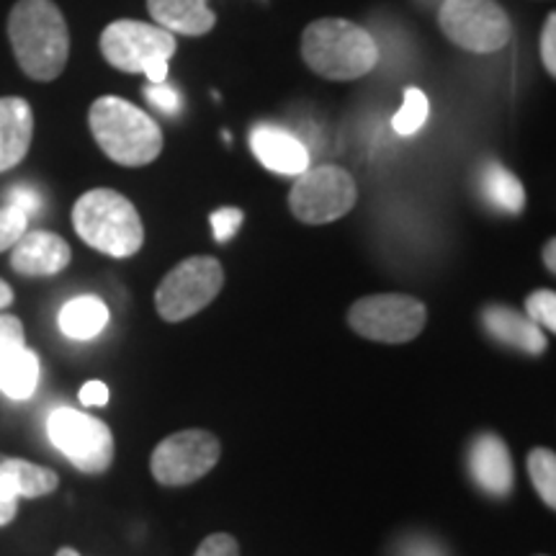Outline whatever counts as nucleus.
I'll return each mask as SVG.
<instances>
[{
	"label": "nucleus",
	"instance_id": "obj_5",
	"mask_svg": "<svg viewBox=\"0 0 556 556\" xmlns=\"http://www.w3.org/2000/svg\"><path fill=\"white\" fill-rule=\"evenodd\" d=\"M178 50L170 31L135 18H119L101 34V54L111 67L129 75H144L150 83H165L168 62Z\"/></svg>",
	"mask_w": 556,
	"mask_h": 556
},
{
	"label": "nucleus",
	"instance_id": "obj_24",
	"mask_svg": "<svg viewBox=\"0 0 556 556\" xmlns=\"http://www.w3.org/2000/svg\"><path fill=\"white\" fill-rule=\"evenodd\" d=\"M526 315L539 328L556 330V294L552 289H539L526 299Z\"/></svg>",
	"mask_w": 556,
	"mask_h": 556
},
{
	"label": "nucleus",
	"instance_id": "obj_14",
	"mask_svg": "<svg viewBox=\"0 0 556 556\" xmlns=\"http://www.w3.org/2000/svg\"><path fill=\"white\" fill-rule=\"evenodd\" d=\"M469 469L471 477L484 492L495 497L510 495L513 490V462L505 441L495 433L477 435L469 448Z\"/></svg>",
	"mask_w": 556,
	"mask_h": 556
},
{
	"label": "nucleus",
	"instance_id": "obj_36",
	"mask_svg": "<svg viewBox=\"0 0 556 556\" xmlns=\"http://www.w3.org/2000/svg\"><path fill=\"white\" fill-rule=\"evenodd\" d=\"M58 556H80L78 552H75V548H60V552H58Z\"/></svg>",
	"mask_w": 556,
	"mask_h": 556
},
{
	"label": "nucleus",
	"instance_id": "obj_27",
	"mask_svg": "<svg viewBox=\"0 0 556 556\" xmlns=\"http://www.w3.org/2000/svg\"><path fill=\"white\" fill-rule=\"evenodd\" d=\"M242 225V212L238 206H225V208H217V212L212 214V232H214V240L222 242H229L238 235V229Z\"/></svg>",
	"mask_w": 556,
	"mask_h": 556
},
{
	"label": "nucleus",
	"instance_id": "obj_1",
	"mask_svg": "<svg viewBox=\"0 0 556 556\" xmlns=\"http://www.w3.org/2000/svg\"><path fill=\"white\" fill-rule=\"evenodd\" d=\"M11 50L31 80H58L70 58L67 21L52 0H18L9 16Z\"/></svg>",
	"mask_w": 556,
	"mask_h": 556
},
{
	"label": "nucleus",
	"instance_id": "obj_21",
	"mask_svg": "<svg viewBox=\"0 0 556 556\" xmlns=\"http://www.w3.org/2000/svg\"><path fill=\"white\" fill-rule=\"evenodd\" d=\"M482 191L497 208L507 214H520L526 208V189L523 184L513 176L505 165L490 163L482 173Z\"/></svg>",
	"mask_w": 556,
	"mask_h": 556
},
{
	"label": "nucleus",
	"instance_id": "obj_30",
	"mask_svg": "<svg viewBox=\"0 0 556 556\" xmlns=\"http://www.w3.org/2000/svg\"><path fill=\"white\" fill-rule=\"evenodd\" d=\"M193 556H240V546L229 533H212L201 541Z\"/></svg>",
	"mask_w": 556,
	"mask_h": 556
},
{
	"label": "nucleus",
	"instance_id": "obj_12",
	"mask_svg": "<svg viewBox=\"0 0 556 556\" xmlns=\"http://www.w3.org/2000/svg\"><path fill=\"white\" fill-rule=\"evenodd\" d=\"M250 150L263 168L278 176H302L309 168V152L299 139L276 124H255L250 129Z\"/></svg>",
	"mask_w": 556,
	"mask_h": 556
},
{
	"label": "nucleus",
	"instance_id": "obj_6",
	"mask_svg": "<svg viewBox=\"0 0 556 556\" xmlns=\"http://www.w3.org/2000/svg\"><path fill=\"white\" fill-rule=\"evenodd\" d=\"M47 435L83 475H103L114 464V433L99 417L60 407L47 417Z\"/></svg>",
	"mask_w": 556,
	"mask_h": 556
},
{
	"label": "nucleus",
	"instance_id": "obj_35",
	"mask_svg": "<svg viewBox=\"0 0 556 556\" xmlns=\"http://www.w3.org/2000/svg\"><path fill=\"white\" fill-rule=\"evenodd\" d=\"M11 302H13V289L5 281H0V309L11 307Z\"/></svg>",
	"mask_w": 556,
	"mask_h": 556
},
{
	"label": "nucleus",
	"instance_id": "obj_8",
	"mask_svg": "<svg viewBox=\"0 0 556 556\" xmlns=\"http://www.w3.org/2000/svg\"><path fill=\"white\" fill-rule=\"evenodd\" d=\"M358 201V186L353 176L338 165H317L296 176L291 186L289 208L304 225H328L345 217Z\"/></svg>",
	"mask_w": 556,
	"mask_h": 556
},
{
	"label": "nucleus",
	"instance_id": "obj_16",
	"mask_svg": "<svg viewBox=\"0 0 556 556\" xmlns=\"http://www.w3.org/2000/svg\"><path fill=\"white\" fill-rule=\"evenodd\" d=\"M482 325L500 343L518 348V351L531 353V356H541L546 351V336L541 332L539 325L513 307H503V304L484 307Z\"/></svg>",
	"mask_w": 556,
	"mask_h": 556
},
{
	"label": "nucleus",
	"instance_id": "obj_4",
	"mask_svg": "<svg viewBox=\"0 0 556 556\" xmlns=\"http://www.w3.org/2000/svg\"><path fill=\"white\" fill-rule=\"evenodd\" d=\"M73 227L80 240L111 258H131L144 242L137 206L114 189H93L75 201Z\"/></svg>",
	"mask_w": 556,
	"mask_h": 556
},
{
	"label": "nucleus",
	"instance_id": "obj_19",
	"mask_svg": "<svg viewBox=\"0 0 556 556\" xmlns=\"http://www.w3.org/2000/svg\"><path fill=\"white\" fill-rule=\"evenodd\" d=\"M60 330L73 340H93L109 325V307L99 296L83 294L70 299L60 309Z\"/></svg>",
	"mask_w": 556,
	"mask_h": 556
},
{
	"label": "nucleus",
	"instance_id": "obj_25",
	"mask_svg": "<svg viewBox=\"0 0 556 556\" xmlns=\"http://www.w3.org/2000/svg\"><path fill=\"white\" fill-rule=\"evenodd\" d=\"M29 229V217L13 206H0V253L11 250Z\"/></svg>",
	"mask_w": 556,
	"mask_h": 556
},
{
	"label": "nucleus",
	"instance_id": "obj_17",
	"mask_svg": "<svg viewBox=\"0 0 556 556\" xmlns=\"http://www.w3.org/2000/svg\"><path fill=\"white\" fill-rule=\"evenodd\" d=\"M148 11L155 18V26L170 31L173 37H204L217 24L206 0H148Z\"/></svg>",
	"mask_w": 556,
	"mask_h": 556
},
{
	"label": "nucleus",
	"instance_id": "obj_32",
	"mask_svg": "<svg viewBox=\"0 0 556 556\" xmlns=\"http://www.w3.org/2000/svg\"><path fill=\"white\" fill-rule=\"evenodd\" d=\"M109 397L111 392L103 381H88V384H83L80 389V402L86 407H103L109 402Z\"/></svg>",
	"mask_w": 556,
	"mask_h": 556
},
{
	"label": "nucleus",
	"instance_id": "obj_33",
	"mask_svg": "<svg viewBox=\"0 0 556 556\" xmlns=\"http://www.w3.org/2000/svg\"><path fill=\"white\" fill-rule=\"evenodd\" d=\"M16 510H18V500L11 497L9 492L0 486V526H9L13 518H16Z\"/></svg>",
	"mask_w": 556,
	"mask_h": 556
},
{
	"label": "nucleus",
	"instance_id": "obj_18",
	"mask_svg": "<svg viewBox=\"0 0 556 556\" xmlns=\"http://www.w3.org/2000/svg\"><path fill=\"white\" fill-rule=\"evenodd\" d=\"M58 475L52 469L39 467V464L24 462V458H5V462H0V486L16 500L45 497L58 490Z\"/></svg>",
	"mask_w": 556,
	"mask_h": 556
},
{
	"label": "nucleus",
	"instance_id": "obj_13",
	"mask_svg": "<svg viewBox=\"0 0 556 556\" xmlns=\"http://www.w3.org/2000/svg\"><path fill=\"white\" fill-rule=\"evenodd\" d=\"M70 258L67 242L47 229H26L11 248V268L21 276H54L67 268Z\"/></svg>",
	"mask_w": 556,
	"mask_h": 556
},
{
	"label": "nucleus",
	"instance_id": "obj_23",
	"mask_svg": "<svg viewBox=\"0 0 556 556\" xmlns=\"http://www.w3.org/2000/svg\"><path fill=\"white\" fill-rule=\"evenodd\" d=\"M428 122V96L420 88H407L405 90V103L394 114L392 127L402 137H413L415 131L422 129V124Z\"/></svg>",
	"mask_w": 556,
	"mask_h": 556
},
{
	"label": "nucleus",
	"instance_id": "obj_2",
	"mask_svg": "<svg viewBox=\"0 0 556 556\" xmlns=\"http://www.w3.org/2000/svg\"><path fill=\"white\" fill-rule=\"evenodd\" d=\"M302 58L325 80H358L379 65L377 39L348 18H317L302 34Z\"/></svg>",
	"mask_w": 556,
	"mask_h": 556
},
{
	"label": "nucleus",
	"instance_id": "obj_29",
	"mask_svg": "<svg viewBox=\"0 0 556 556\" xmlns=\"http://www.w3.org/2000/svg\"><path fill=\"white\" fill-rule=\"evenodd\" d=\"M21 345H26L24 325H21V319L13 315H0V356L16 351Z\"/></svg>",
	"mask_w": 556,
	"mask_h": 556
},
{
	"label": "nucleus",
	"instance_id": "obj_9",
	"mask_svg": "<svg viewBox=\"0 0 556 556\" xmlns=\"http://www.w3.org/2000/svg\"><path fill=\"white\" fill-rule=\"evenodd\" d=\"M426 304L407 294L364 296L348 312V325H351L356 336L389 345L415 340L426 328Z\"/></svg>",
	"mask_w": 556,
	"mask_h": 556
},
{
	"label": "nucleus",
	"instance_id": "obj_22",
	"mask_svg": "<svg viewBox=\"0 0 556 556\" xmlns=\"http://www.w3.org/2000/svg\"><path fill=\"white\" fill-rule=\"evenodd\" d=\"M528 471L531 482L539 490V497L552 507H556V456L548 448H533L528 454Z\"/></svg>",
	"mask_w": 556,
	"mask_h": 556
},
{
	"label": "nucleus",
	"instance_id": "obj_7",
	"mask_svg": "<svg viewBox=\"0 0 556 556\" xmlns=\"http://www.w3.org/2000/svg\"><path fill=\"white\" fill-rule=\"evenodd\" d=\"M225 287V270L217 258L197 255L186 258L160 281L155 291V309L165 323H184L217 299Z\"/></svg>",
	"mask_w": 556,
	"mask_h": 556
},
{
	"label": "nucleus",
	"instance_id": "obj_3",
	"mask_svg": "<svg viewBox=\"0 0 556 556\" xmlns=\"http://www.w3.org/2000/svg\"><path fill=\"white\" fill-rule=\"evenodd\" d=\"M88 127L103 155L124 168L155 163L163 152V129L152 116L119 96H101L88 111Z\"/></svg>",
	"mask_w": 556,
	"mask_h": 556
},
{
	"label": "nucleus",
	"instance_id": "obj_31",
	"mask_svg": "<svg viewBox=\"0 0 556 556\" xmlns=\"http://www.w3.org/2000/svg\"><path fill=\"white\" fill-rule=\"evenodd\" d=\"M541 62L546 73L556 75V13H548L544 29H541Z\"/></svg>",
	"mask_w": 556,
	"mask_h": 556
},
{
	"label": "nucleus",
	"instance_id": "obj_20",
	"mask_svg": "<svg viewBox=\"0 0 556 556\" xmlns=\"http://www.w3.org/2000/svg\"><path fill=\"white\" fill-rule=\"evenodd\" d=\"M39 384V358L26 345L0 356V392L9 400L34 397Z\"/></svg>",
	"mask_w": 556,
	"mask_h": 556
},
{
	"label": "nucleus",
	"instance_id": "obj_28",
	"mask_svg": "<svg viewBox=\"0 0 556 556\" xmlns=\"http://www.w3.org/2000/svg\"><path fill=\"white\" fill-rule=\"evenodd\" d=\"M144 96H148L152 106L163 111L165 116H176L180 111V99L176 88H170L168 83H150V86L144 88Z\"/></svg>",
	"mask_w": 556,
	"mask_h": 556
},
{
	"label": "nucleus",
	"instance_id": "obj_10",
	"mask_svg": "<svg viewBox=\"0 0 556 556\" xmlns=\"http://www.w3.org/2000/svg\"><path fill=\"white\" fill-rule=\"evenodd\" d=\"M438 26L456 47L475 54L500 52L513 37L510 18L495 0H443Z\"/></svg>",
	"mask_w": 556,
	"mask_h": 556
},
{
	"label": "nucleus",
	"instance_id": "obj_11",
	"mask_svg": "<svg viewBox=\"0 0 556 556\" xmlns=\"http://www.w3.org/2000/svg\"><path fill=\"white\" fill-rule=\"evenodd\" d=\"M222 446L208 430H180L165 438L150 456V471L160 484L184 486L204 479L217 467Z\"/></svg>",
	"mask_w": 556,
	"mask_h": 556
},
{
	"label": "nucleus",
	"instance_id": "obj_15",
	"mask_svg": "<svg viewBox=\"0 0 556 556\" xmlns=\"http://www.w3.org/2000/svg\"><path fill=\"white\" fill-rule=\"evenodd\" d=\"M34 111L18 96L0 99V173L16 168L31 148Z\"/></svg>",
	"mask_w": 556,
	"mask_h": 556
},
{
	"label": "nucleus",
	"instance_id": "obj_34",
	"mask_svg": "<svg viewBox=\"0 0 556 556\" xmlns=\"http://www.w3.org/2000/svg\"><path fill=\"white\" fill-rule=\"evenodd\" d=\"M556 242L554 240H548L546 245H544V263H546V268L552 270V274H556Z\"/></svg>",
	"mask_w": 556,
	"mask_h": 556
},
{
	"label": "nucleus",
	"instance_id": "obj_26",
	"mask_svg": "<svg viewBox=\"0 0 556 556\" xmlns=\"http://www.w3.org/2000/svg\"><path fill=\"white\" fill-rule=\"evenodd\" d=\"M41 204H45V199H41V193L29 184H18L5 191V206L18 208V212H24L29 219L34 214L41 212Z\"/></svg>",
	"mask_w": 556,
	"mask_h": 556
}]
</instances>
